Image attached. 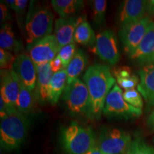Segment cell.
Masks as SVG:
<instances>
[{
	"mask_svg": "<svg viewBox=\"0 0 154 154\" xmlns=\"http://www.w3.org/2000/svg\"><path fill=\"white\" fill-rule=\"evenodd\" d=\"M83 79L89 94V107L87 118L91 120L101 119L106 97L115 85L116 79L107 65L94 63L86 69Z\"/></svg>",
	"mask_w": 154,
	"mask_h": 154,
	"instance_id": "obj_1",
	"label": "cell"
},
{
	"mask_svg": "<svg viewBox=\"0 0 154 154\" xmlns=\"http://www.w3.org/2000/svg\"><path fill=\"white\" fill-rule=\"evenodd\" d=\"M30 126V121L26 115L17 109L1 119L0 144L7 152L17 151L24 143Z\"/></svg>",
	"mask_w": 154,
	"mask_h": 154,
	"instance_id": "obj_2",
	"label": "cell"
},
{
	"mask_svg": "<svg viewBox=\"0 0 154 154\" xmlns=\"http://www.w3.org/2000/svg\"><path fill=\"white\" fill-rule=\"evenodd\" d=\"M54 24V14L47 7L35 1L30 2L25 21L26 42L27 49L36 42L51 34Z\"/></svg>",
	"mask_w": 154,
	"mask_h": 154,
	"instance_id": "obj_3",
	"label": "cell"
},
{
	"mask_svg": "<svg viewBox=\"0 0 154 154\" xmlns=\"http://www.w3.org/2000/svg\"><path fill=\"white\" fill-rule=\"evenodd\" d=\"M95 134L91 127L72 121L60 134V143L67 154H84L96 146Z\"/></svg>",
	"mask_w": 154,
	"mask_h": 154,
	"instance_id": "obj_4",
	"label": "cell"
},
{
	"mask_svg": "<svg viewBox=\"0 0 154 154\" xmlns=\"http://www.w3.org/2000/svg\"><path fill=\"white\" fill-rule=\"evenodd\" d=\"M131 135L126 131L116 128L101 130L96 141V146L103 154H128Z\"/></svg>",
	"mask_w": 154,
	"mask_h": 154,
	"instance_id": "obj_5",
	"label": "cell"
},
{
	"mask_svg": "<svg viewBox=\"0 0 154 154\" xmlns=\"http://www.w3.org/2000/svg\"><path fill=\"white\" fill-rule=\"evenodd\" d=\"M63 99L67 109L73 115L87 116L89 107V94L86 84L79 78L66 84Z\"/></svg>",
	"mask_w": 154,
	"mask_h": 154,
	"instance_id": "obj_6",
	"label": "cell"
},
{
	"mask_svg": "<svg viewBox=\"0 0 154 154\" xmlns=\"http://www.w3.org/2000/svg\"><path fill=\"white\" fill-rule=\"evenodd\" d=\"M103 113L109 117L130 119L141 116L142 109L128 104L124 99L120 86L116 84L108 94Z\"/></svg>",
	"mask_w": 154,
	"mask_h": 154,
	"instance_id": "obj_7",
	"label": "cell"
},
{
	"mask_svg": "<svg viewBox=\"0 0 154 154\" xmlns=\"http://www.w3.org/2000/svg\"><path fill=\"white\" fill-rule=\"evenodd\" d=\"M153 22L149 17H146L121 26L119 37L127 54L129 55L138 47Z\"/></svg>",
	"mask_w": 154,
	"mask_h": 154,
	"instance_id": "obj_8",
	"label": "cell"
},
{
	"mask_svg": "<svg viewBox=\"0 0 154 154\" xmlns=\"http://www.w3.org/2000/svg\"><path fill=\"white\" fill-rule=\"evenodd\" d=\"M93 52L102 61L115 65L120 59L116 37L111 29H106L96 35V42L94 45Z\"/></svg>",
	"mask_w": 154,
	"mask_h": 154,
	"instance_id": "obj_9",
	"label": "cell"
},
{
	"mask_svg": "<svg viewBox=\"0 0 154 154\" xmlns=\"http://www.w3.org/2000/svg\"><path fill=\"white\" fill-rule=\"evenodd\" d=\"M57 38L54 34L46 36L30 48L29 56L35 65L50 63L59 54Z\"/></svg>",
	"mask_w": 154,
	"mask_h": 154,
	"instance_id": "obj_10",
	"label": "cell"
},
{
	"mask_svg": "<svg viewBox=\"0 0 154 154\" xmlns=\"http://www.w3.org/2000/svg\"><path fill=\"white\" fill-rule=\"evenodd\" d=\"M11 70L19 77L20 82L31 91L34 92L36 84V66L30 56L20 54L15 58Z\"/></svg>",
	"mask_w": 154,
	"mask_h": 154,
	"instance_id": "obj_11",
	"label": "cell"
},
{
	"mask_svg": "<svg viewBox=\"0 0 154 154\" xmlns=\"http://www.w3.org/2000/svg\"><path fill=\"white\" fill-rule=\"evenodd\" d=\"M86 19L85 15L83 16H74L69 18H59L54 23V34L57 38L59 49L75 43L74 36L77 26Z\"/></svg>",
	"mask_w": 154,
	"mask_h": 154,
	"instance_id": "obj_12",
	"label": "cell"
},
{
	"mask_svg": "<svg viewBox=\"0 0 154 154\" xmlns=\"http://www.w3.org/2000/svg\"><path fill=\"white\" fill-rule=\"evenodd\" d=\"M0 97L11 108L16 109V103L20 91L21 82L11 69L1 70Z\"/></svg>",
	"mask_w": 154,
	"mask_h": 154,
	"instance_id": "obj_13",
	"label": "cell"
},
{
	"mask_svg": "<svg viewBox=\"0 0 154 154\" xmlns=\"http://www.w3.org/2000/svg\"><path fill=\"white\" fill-rule=\"evenodd\" d=\"M146 14H147V1L126 0L121 3L119 7L118 22L121 27L148 17Z\"/></svg>",
	"mask_w": 154,
	"mask_h": 154,
	"instance_id": "obj_14",
	"label": "cell"
},
{
	"mask_svg": "<svg viewBox=\"0 0 154 154\" xmlns=\"http://www.w3.org/2000/svg\"><path fill=\"white\" fill-rule=\"evenodd\" d=\"M128 57L135 63L142 66L154 62V22L150 26L138 47Z\"/></svg>",
	"mask_w": 154,
	"mask_h": 154,
	"instance_id": "obj_15",
	"label": "cell"
},
{
	"mask_svg": "<svg viewBox=\"0 0 154 154\" xmlns=\"http://www.w3.org/2000/svg\"><path fill=\"white\" fill-rule=\"evenodd\" d=\"M140 82L137 91L145 100L148 106H154V62L143 66L138 71Z\"/></svg>",
	"mask_w": 154,
	"mask_h": 154,
	"instance_id": "obj_16",
	"label": "cell"
},
{
	"mask_svg": "<svg viewBox=\"0 0 154 154\" xmlns=\"http://www.w3.org/2000/svg\"><path fill=\"white\" fill-rule=\"evenodd\" d=\"M36 70V84L34 89V96L40 103L48 101V91L51 77L54 73L50 63L35 65Z\"/></svg>",
	"mask_w": 154,
	"mask_h": 154,
	"instance_id": "obj_17",
	"label": "cell"
},
{
	"mask_svg": "<svg viewBox=\"0 0 154 154\" xmlns=\"http://www.w3.org/2000/svg\"><path fill=\"white\" fill-rule=\"evenodd\" d=\"M67 83V73L66 69L55 73L51 77L48 91V101L51 104H56L63 93Z\"/></svg>",
	"mask_w": 154,
	"mask_h": 154,
	"instance_id": "obj_18",
	"label": "cell"
},
{
	"mask_svg": "<svg viewBox=\"0 0 154 154\" xmlns=\"http://www.w3.org/2000/svg\"><path fill=\"white\" fill-rule=\"evenodd\" d=\"M0 47L14 53H18L23 49L22 44L17 38L10 23H7L1 26Z\"/></svg>",
	"mask_w": 154,
	"mask_h": 154,
	"instance_id": "obj_19",
	"label": "cell"
},
{
	"mask_svg": "<svg viewBox=\"0 0 154 154\" xmlns=\"http://www.w3.org/2000/svg\"><path fill=\"white\" fill-rule=\"evenodd\" d=\"M53 9L61 18H69L84 9V4L82 0H52Z\"/></svg>",
	"mask_w": 154,
	"mask_h": 154,
	"instance_id": "obj_20",
	"label": "cell"
},
{
	"mask_svg": "<svg viewBox=\"0 0 154 154\" xmlns=\"http://www.w3.org/2000/svg\"><path fill=\"white\" fill-rule=\"evenodd\" d=\"M87 64V57L82 50H77L74 57L66 68L67 73L66 84H71L78 79Z\"/></svg>",
	"mask_w": 154,
	"mask_h": 154,
	"instance_id": "obj_21",
	"label": "cell"
},
{
	"mask_svg": "<svg viewBox=\"0 0 154 154\" xmlns=\"http://www.w3.org/2000/svg\"><path fill=\"white\" fill-rule=\"evenodd\" d=\"M96 38L95 32L91 25L86 21V19L76 27L74 36L75 43L84 46H94L95 44Z\"/></svg>",
	"mask_w": 154,
	"mask_h": 154,
	"instance_id": "obj_22",
	"label": "cell"
},
{
	"mask_svg": "<svg viewBox=\"0 0 154 154\" xmlns=\"http://www.w3.org/2000/svg\"><path fill=\"white\" fill-rule=\"evenodd\" d=\"M35 99L34 92L29 90V88L21 82L20 91L16 103L17 110L25 115L30 113L34 108Z\"/></svg>",
	"mask_w": 154,
	"mask_h": 154,
	"instance_id": "obj_23",
	"label": "cell"
},
{
	"mask_svg": "<svg viewBox=\"0 0 154 154\" xmlns=\"http://www.w3.org/2000/svg\"><path fill=\"white\" fill-rule=\"evenodd\" d=\"M128 154H154V148L146 142L140 135H136L132 139Z\"/></svg>",
	"mask_w": 154,
	"mask_h": 154,
	"instance_id": "obj_24",
	"label": "cell"
},
{
	"mask_svg": "<svg viewBox=\"0 0 154 154\" xmlns=\"http://www.w3.org/2000/svg\"><path fill=\"white\" fill-rule=\"evenodd\" d=\"M106 5L105 0H95L93 3V20L98 27H103L106 24Z\"/></svg>",
	"mask_w": 154,
	"mask_h": 154,
	"instance_id": "obj_25",
	"label": "cell"
},
{
	"mask_svg": "<svg viewBox=\"0 0 154 154\" xmlns=\"http://www.w3.org/2000/svg\"><path fill=\"white\" fill-rule=\"evenodd\" d=\"M3 2L16 13L19 26L22 29L23 18H24L28 1L26 0H5Z\"/></svg>",
	"mask_w": 154,
	"mask_h": 154,
	"instance_id": "obj_26",
	"label": "cell"
},
{
	"mask_svg": "<svg viewBox=\"0 0 154 154\" xmlns=\"http://www.w3.org/2000/svg\"><path fill=\"white\" fill-rule=\"evenodd\" d=\"M124 99L128 104L136 109H142L143 107V97L137 90L135 88L125 91L123 93Z\"/></svg>",
	"mask_w": 154,
	"mask_h": 154,
	"instance_id": "obj_27",
	"label": "cell"
},
{
	"mask_svg": "<svg viewBox=\"0 0 154 154\" xmlns=\"http://www.w3.org/2000/svg\"><path fill=\"white\" fill-rule=\"evenodd\" d=\"M76 52V44L72 43L68 45L64 46L59 50L58 56L60 57L61 61H62L63 68L66 69L68 66L69 63L72 61L73 57H74L75 54Z\"/></svg>",
	"mask_w": 154,
	"mask_h": 154,
	"instance_id": "obj_28",
	"label": "cell"
},
{
	"mask_svg": "<svg viewBox=\"0 0 154 154\" xmlns=\"http://www.w3.org/2000/svg\"><path fill=\"white\" fill-rule=\"evenodd\" d=\"M117 84L121 88H124L125 91L135 88L139 84V77L135 74H132L125 78L116 79Z\"/></svg>",
	"mask_w": 154,
	"mask_h": 154,
	"instance_id": "obj_29",
	"label": "cell"
},
{
	"mask_svg": "<svg viewBox=\"0 0 154 154\" xmlns=\"http://www.w3.org/2000/svg\"><path fill=\"white\" fill-rule=\"evenodd\" d=\"M15 58L10 51L7 50L0 49V67L1 70L11 69L14 62Z\"/></svg>",
	"mask_w": 154,
	"mask_h": 154,
	"instance_id": "obj_30",
	"label": "cell"
},
{
	"mask_svg": "<svg viewBox=\"0 0 154 154\" xmlns=\"http://www.w3.org/2000/svg\"><path fill=\"white\" fill-rule=\"evenodd\" d=\"M11 19V15L9 12V7L2 1L0 4V23H1V25L2 26L7 23H9L8 21H10Z\"/></svg>",
	"mask_w": 154,
	"mask_h": 154,
	"instance_id": "obj_31",
	"label": "cell"
},
{
	"mask_svg": "<svg viewBox=\"0 0 154 154\" xmlns=\"http://www.w3.org/2000/svg\"><path fill=\"white\" fill-rule=\"evenodd\" d=\"M132 70L128 66H122L120 68L115 69L114 76L116 79L125 78V77L129 76L132 75Z\"/></svg>",
	"mask_w": 154,
	"mask_h": 154,
	"instance_id": "obj_32",
	"label": "cell"
},
{
	"mask_svg": "<svg viewBox=\"0 0 154 154\" xmlns=\"http://www.w3.org/2000/svg\"><path fill=\"white\" fill-rule=\"evenodd\" d=\"M50 65H51V70H52L54 74L60 72V71L64 69L63 68L62 61H61L60 57L58 55L50 62Z\"/></svg>",
	"mask_w": 154,
	"mask_h": 154,
	"instance_id": "obj_33",
	"label": "cell"
},
{
	"mask_svg": "<svg viewBox=\"0 0 154 154\" xmlns=\"http://www.w3.org/2000/svg\"><path fill=\"white\" fill-rule=\"evenodd\" d=\"M146 125L151 132L154 133V110L149 116L146 120Z\"/></svg>",
	"mask_w": 154,
	"mask_h": 154,
	"instance_id": "obj_34",
	"label": "cell"
},
{
	"mask_svg": "<svg viewBox=\"0 0 154 154\" xmlns=\"http://www.w3.org/2000/svg\"><path fill=\"white\" fill-rule=\"evenodd\" d=\"M147 14L149 17L154 15V0L147 1Z\"/></svg>",
	"mask_w": 154,
	"mask_h": 154,
	"instance_id": "obj_35",
	"label": "cell"
},
{
	"mask_svg": "<svg viewBox=\"0 0 154 154\" xmlns=\"http://www.w3.org/2000/svg\"><path fill=\"white\" fill-rule=\"evenodd\" d=\"M84 154H103V153H102V152L100 151L99 148L96 146L95 147H94L93 149L90 150V151H88V152H86V153Z\"/></svg>",
	"mask_w": 154,
	"mask_h": 154,
	"instance_id": "obj_36",
	"label": "cell"
}]
</instances>
